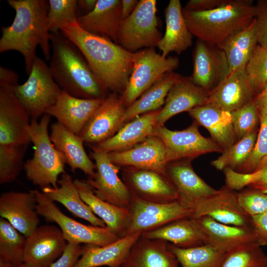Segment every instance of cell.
<instances>
[{"mask_svg": "<svg viewBox=\"0 0 267 267\" xmlns=\"http://www.w3.org/2000/svg\"><path fill=\"white\" fill-rule=\"evenodd\" d=\"M138 0H121V19L122 21L127 18L134 9Z\"/></svg>", "mask_w": 267, "mask_h": 267, "instance_id": "cell-54", "label": "cell"}, {"mask_svg": "<svg viewBox=\"0 0 267 267\" xmlns=\"http://www.w3.org/2000/svg\"><path fill=\"white\" fill-rule=\"evenodd\" d=\"M47 19L50 32L60 31L63 26L77 21V0H49Z\"/></svg>", "mask_w": 267, "mask_h": 267, "instance_id": "cell-45", "label": "cell"}, {"mask_svg": "<svg viewBox=\"0 0 267 267\" xmlns=\"http://www.w3.org/2000/svg\"><path fill=\"white\" fill-rule=\"evenodd\" d=\"M20 267H29L27 265L23 263V264L21 265V266Z\"/></svg>", "mask_w": 267, "mask_h": 267, "instance_id": "cell-57", "label": "cell"}, {"mask_svg": "<svg viewBox=\"0 0 267 267\" xmlns=\"http://www.w3.org/2000/svg\"><path fill=\"white\" fill-rule=\"evenodd\" d=\"M49 68L62 90L81 98H104L107 89L89 67L78 47L60 31L50 32Z\"/></svg>", "mask_w": 267, "mask_h": 267, "instance_id": "cell-3", "label": "cell"}, {"mask_svg": "<svg viewBox=\"0 0 267 267\" xmlns=\"http://www.w3.org/2000/svg\"><path fill=\"white\" fill-rule=\"evenodd\" d=\"M26 237L7 220L0 218V259L17 267L23 264Z\"/></svg>", "mask_w": 267, "mask_h": 267, "instance_id": "cell-40", "label": "cell"}, {"mask_svg": "<svg viewBox=\"0 0 267 267\" xmlns=\"http://www.w3.org/2000/svg\"><path fill=\"white\" fill-rule=\"evenodd\" d=\"M85 31L116 43L121 19V0H97L94 9L77 19Z\"/></svg>", "mask_w": 267, "mask_h": 267, "instance_id": "cell-29", "label": "cell"}, {"mask_svg": "<svg viewBox=\"0 0 267 267\" xmlns=\"http://www.w3.org/2000/svg\"><path fill=\"white\" fill-rule=\"evenodd\" d=\"M267 156V115L260 116V128L254 149L247 161L236 172L244 174L252 173Z\"/></svg>", "mask_w": 267, "mask_h": 267, "instance_id": "cell-47", "label": "cell"}, {"mask_svg": "<svg viewBox=\"0 0 267 267\" xmlns=\"http://www.w3.org/2000/svg\"><path fill=\"white\" fill-rule=\"evenodd\" d=\"M195 219L204 235V244L226 253L256 242L251 226H235L220 223L210 217Z\"/></svg>", "mask_w": 267, "mask_h": 267, "instance_id": "cell-22", "label": "cell"}, {"mask_svg": "<svg viewBox=\"0 0 267 267\" xmlns=\"http://www.w3.org/2000/svg\"><path fill=\"white\" fill-rule=\"evenodd\" d=\"M228 0H190L183 8L195 11L212 10L225 3Z\"/></svg>", "mask_w": 267, "mask_h": 267, "instance_id": "cell-52", "label": "cell"}, {"mask_svg": "<svg viewBox=\"0 0 267 267\" xmlns=\"http://www.w3.org/2000/svg\"><path fill=\"white\" fill-rule=\"evenodd\" d=\"M255 96L245 70L235 71L209 92L207 103L231 113L253 101Z\"/></svg>", "mask_w": 267, "mask_h": 267, "instance_id": "cell-24", "label": "cell"}, {"mask_svg": "<svg viewBox=\"0 0 267 267\" xmlns=\"http://www.w3.org/2000/svg\"><path fill=\"white\" fill-rule=\"evenodd\" d=\"M239 204L250 217L267 212V194L258 190L248 188L237 192Z\"/></svg>", "mask_w": 267, "mask_h": 267, "instance_id": "cell-48", "label": "cell"}, {"mask_svg": "<svg viewBox=\"0 0 267 267\" xmlns=\"http://www.w3.org/2000/svg\"><path fill=\"white\" fill-rule=\"evenodd\" d=\"M245 70L249 84L256 96L267 85V47L258 44Z\"/></svg>", "mask_w": 267, "mask_h": 267, "instance_id": "cell-44", "label": "cell"}, {"mask_svg": "<svg viewBox=\"0 0 267 267\" xmlns=\"http://www.w3.org/2000/svg\"><path fill=\"white\" fill-rule=\"evenodd\" d=\"M166 31L157 46L166 57L172 51L180 54L192 44L193 35L184 19L179 0H171L165 10Z\"/></svg>", "mask_w": 267, "mask_h": 267, "instance_id": "cell-32", "label": "cell"}, {"mask_svg": "<svg viewBox=\"0 0 267 267\" xmlns=\"http://www.w3.org/2000/svg\"><path fill=\"white\" fill-rule=\"evenodd\" d=\"M123 178L132 196L159 203L178 200L176 189L168 176L150 170L125 167Z\"/></svg>", "mask_w": 267, "mask_h": 267, "instance_id": "cell-15", "label": "cell"}, {"mask_svg": "<svg viewBox=\"0 0 267 267\" xmlns=\"http://www.w3.org/2000/svg\"><path fill=\"white\" fill-rule=\"evenodd\" d=\"M209 93L195 85L189 77L181 75L170 89L164 107L157 118V126L164 124L173 116L207 103Z\"/></svg>", "mask_w": 267, "mask_h": 267, "instance_id": "cell-25", "label": "cell"}, {"mask_svg": "<svg viewBox=\"0 0 267 267\" xmlns=\"http://www.w3.org/2000/svg\"><path fill=\"white\" fill-rule=\"evenodd\" d=\"M160 109L148 112L124 124L112 137L95 145L91 149L106 153L129 149L152 135L157 126Z\"/></svg>", "mask_w": 267, "mask_h": 267, "instance_id": "cell-26", "label": "cell"}, {"mask_svg": "<svg viewBox=\"0 0 267 267\" xmlns=\"http://www.w3.org/2000/svg\"><path fill=\"white\" fill-rule=\"evenodd\" d=\"M13 90L31 119L35 120L55 103L62 90L54 80L49 66L38 56L27 81L14 86Z\"/></svg>", "mask_w": 267, "mask_h": 267, "instance_id": "cell-8", "label": "cell"}, {"mask_svg": "<svg viewBox=\"0 0 267 267\" xmlns=\"http://www.w3.org/2000/svg\"><path fill=\"white\" fill-rule=\"evenodd\" d=\"M156 0H140L130 15L121 22L116 43L135 52L157 46L162 37L159 31Z\"/></svg>", "mask_w": 267, "mask_h": 267, "instance_id": "cell-10", "label": "cell"}, {"mask_svg": "<svg viewBox=\"0 0 267 267\" xmlns=\"http://www.w3.org/2000/svg\"><path fill=\"white\" fill-rule=\"evenodd\" d=\"M257 45L255 18L247 28L230 37L220 47L225 54L229 73L245 70Z\"/></svg>", "mask_w": 267, "mask_h": 267, "instance_id": "cell-37", "label": "cell"}, {"mask_svg": "<svg viewBox=\"0 0 267 267\" xmlns=\"http://www.w3.org/2000/svg\"><path fill=\"white\" fill-rule=\"evenodd\" d=\"M34 191L38 214L47 222L56 223L68 243L103 246L120 238L107 226L86 225L69 217L42 191Z\"/></svg>", "mask_w": 267, "mask_h": 267, "instance_id": "cell-7", "label": "cell"}, {"mask_svg": "<svg viewBox=\"0 0 267 267\" xmlns=\"http://www.w3.org/2000/svg\"><path fill=\"white\" fill-rule=\"evenodd\" d=\"M188 112L193 121L208 131L211 138L223 150L237 141L230 112L208 103L194 107Z\"/></svg>", "mask_w": 267, "mask_h": 267, "instance_id": "cell-33", "label": "cell"}, {"mask_svg": "<svg viewBox=\"0 0 267 267\" xmlns=\"http://www.w3.org/2000/svg\"><path fill=\"white\" fill-rule=\"evenodd\" d=\"M0 267H17L14 265L0 259Z\"/></svg>", "mask_w": 267, "mask_h": 267, "instance_id": "cell-56", "label": "cell"}, {"mask_svg": "<svg viewBox=\"0 0 267 267\" xmlns=\"http://www.w3.org/2000/svg\"><path fill=\"white\" fill-rule=\"evenodd\" d=\"M232 123L237 141L249 133L257 131L260 116L254 101L230 113Z\"/></svg>", "mask_w": 267, "mask_h": 267, "instance_id": "cell-46", "label": "cell"}, {"mask_svg": "<svg viewBox=\"0 0 267 267\" xmlns=\"http://www.w3.org/2000/svg\"><path fill=\"white\" fill-rule=\"evenodd\" d=\"M96 170L92 177L86 181L92 187L95 195L113 205L129 209L132 195L124 181L119 178L120 167L110 160L108 153L91 149Z\"/></svg>", "mask_w": 267, "mask_h": 267, "instance_id": "cell-13", "label": "cell"}, {"mask_svg": "<svg viewBox=\"0 0 267 267\" xmlns=\"http://www.w3.org/2000/svg\"><path fill=\"white\" fill-rule=\"evenodd\" d=\"M74 182L81 198L109 229L120 238L126 236L131 221L128 208L119 207L97 197L86 180L76 178Z\"/></svg>", "mask_w": 267, "mask_h": 267, "instance_id": "cell-27", "label": "cell"}, {"mask_svg": "<svg viewBox=\"0 0 267 267\" xmlns=\"http://www.w3.org/2000/svg\"><path fill=\"white\" fill-rule=\"evenodd\" d=\"M104 98H81L62 90L55 103L48 108L45 114L54 117L58 123L79 135Z\"/></svg>", "mask_w": 267, "mask_h": 267, "instance_id": "cell-23", "label": "cell"}, {"mask_svg": "<svg viewBox=\"0 0 267 267\" xmlns=\"http://www.w3.org/2000/svg\"><path fill=\"white\" fill-rule=\"evenodd\" d=\"M60 31L78 47L108 90L124 91L133 70L134 52L107 38L85 31L77 21L63 26Z\"/></svg>", "mask_w": 267, "mask_h": 267, "instance_id": "cell-1", "label": "cell"}, {"mask_svg": "<svg viewBox=\"0 0 267 267\" xmlns=\"http://www.w3.org/2000/svg\"><path fill=\"white\" fill-rule=\"evenodd\" d=\"M68 244L59 227L39 225L25 241L23 263L29 267H50Z\"/></svg>", "mask_w": 267, "mask_h": 267, "instance_id": "cell-14", "label": "cell"}, {"mask_svg": "<svg viewBox=\"0 0 267 267\" xmlns=\"http://www.w3.org/2000/svg\"><path fill=\"white\" fill-rule=\"evenodd\" d=\"M168 247L180 267H221L226 255L206 244L182 248L169 243Z\"/></svg>", "mask_w": 267, "mask_h": 267, "instance_id": "cell-38", "label": "cell"}, {"mask_svg": "<svg viewBox=\"0 0 267 267\" xmlns=\"http://www.w3.org/2000/svg\"><path fill=\"white\" fill-rule=\"evenodd\" d=\"M18 84L16 73L0 74V144H29L27 132L30 116L18 98L13 87Z\"/></svg>", "mask_w": 267, "mask_h": 267, "instance_id": "cell-6", "label": "cell"}, {"mask_svg": "<svg viewBox=\"0 0 267 267\" xmlns=\"http://www.w3.org/2000/svg\"><path fill=\"white\" fill-rule=\"evenodd\" d=\"M221 267H267V255L254 242L226 253Z\"/></svg>", "mask_w": 267, "mask_h": 267, "instance_id": "cell-43", "label": "cell"}, {"mask_svg": "<svg viewBox=\"0 0 267 267\" xmlns=\"http://www.w3.org/2000/svg\"><path fill=\"white\" fill-rule=\"evenodd\" d=\"M207 216L223 224L251 226L250 217L240 206L237 192L226 185L202 202L193 211L192 218Z\"/></svg>", "mask_w": 267, "mask_h": 267, "instance_id": "cell-21", "label": "cell"}, {"mask_svg": "<svg viewBox=\"0 0 267 267\" xmlns=\"http://www.w3.org/2000/svg\"><path fill=\"white\" fill-rule=\"evenodd\" d=\"M9 5L15 11L11 25L1 28L0 52L9 50L19 52L23 56L25 71L29 75L40 46L45 59L51 55V34L47 14L48 0H8Z\"/></svg>", "mask_w": 267, "mask_h": 267, "instance_id": "cell-2", "label": "cell"}, {"mask_svg": "<svg viewBox=\"0 0 267 267\" xmlns=\"http://www.w3.org/2000/svg\"><path fill=\"white\" fill-rule=\"evenodd\" d=\"M111 162L120 167L152 170L166 175V148L159 137L150 135L133 147L108 153Z\"/></svg>", "mask_w": 267, "mask_h": 267, "instance_id": "cell-20", "label": "cell"}, {"mask_svg": "<svg viewBox=\"0 0 267 267\" xmlns=\"http://www.w3.org/2000/svg\"><path fill=\"white\" fill-rule=\"evenodd\" d=\"M226 186L240 191L245 187L258 190L267 194V156L253 172L241 173L227 168L223 170Z\"/></svg>", "mask_w": 267, "mask_h": 267, "instance_id": "cell-41", "label": "cell"}, {"mask_svg": "<svg viewBox=\"0 0 267 267\" xmlns=\"http://www.w3.org/2000/svg\"><path fill=\"white\" fill-rule=\"evenodd\" d=\"M260 114V116L267 115V85L265 89L254 99Z\"/></svg>", "mask_w": 267, "mask_h": 267, "instance_id": "cell-53", "label": "cell"}, {"mask_svg": "<svg viewBox=\"0 0 267 267\" xmlns=\"http://www.w3.org/2000/svg\"><path fill=\"white\" fill-rule=\"evenodd\" d=\"M97 0H77L78 11H81L86 14L91 11L95 7Z\"/></svg>", "mask_w": 267, "mask_h": 267, "instance_id": "cell-55", "label": "cell"}, {"mask_svg": "<svg viewBox=\"0 0 267 267\" xmlns=\"http://www.w3.org/2000/svg\"><path fill=\"white\" fill-rule=\"evenodd\" d=\"M118 93L108 94L86 123L80 134L89 145L98 144L114 135L123 126L126 110Z\"/></svg>", "mask_w": 267, "mask_h": 267, "instance_id": "cell-18", "label": "cell"}, {"mask_svg": "<svg viewBox=\"0 0 267 267\" xmlns=\"http://www.w3.org/2000/svg\"><path fill=\"white\" fill-rule=\"evenodd\" d=\"M179 76L174 72L165 74L126 109L123 125L141 114L160 109L164 104L170 89Z\"/></svg>", "mask_w": 267, "mask_h": 267, "instance_id": "cell-36", "label": "cell"}, {"mask_svg": "<svg viewBox=\"0 0 267 267\" xmlns=\"http://www.w3.org/2000/svg\"><path fill=\"white\" fill-rule=\"evenodd\" d=\"M179 64L177 57H164L154 47L134 52L133 70L121 99L127 108L165 74L173 72Z\"/></svg>", "mask_w": 267, "mask_h": 267, "instance_id": "cell-9", "label": "cell"}, {"mask_svg": "<svg viewBox=\"0 0 267 267\" xmlns=\"http://www.w3.org/2000/svg\"><path fill=\"white\" fill-rule=\"evenodd\" d=\"M85 245L68 243L62 255L50 267H73L83 254Z\"/></svg>", "mask_w": 267, "mask_h": 267, "instance_id": "cell-49", "label": "cell"}, {"mask_svg": "<svg viewBox=\"0 0 267 267\" xmlns=\"http://www.w3.org/2000/svg\"><path fill=\"white\" fill-rule=\"evenodd\" d=\"M198 126L193 121L188 127L181 131H172L164 126H156L154 128L151 135L159 137L163 142L168 164L182 160L192 161L203 154L223 151L211 138L203 136Z\"/></svg>", "mask_w": 267, "mask_h": 267, "instance_id": "cell-11", "label": "cell"}, {"mask_svg": "<svg viewBox=\"0 0 267 267\" xmlns=\"http://www.w3.org/2000/svg\"><path fill=\"white\" fill-rule=\"evenodd\" d=\"M250 223L257 243L261 247L267 246V212L251 217Z\"/></svg>", "mask_w": 267, "mask_h": 267, "instance_id": "cell-51", "label": "cell"}, {"mask_svg": "<svg viewBox=\"0 0 267 267\" xmlns=\"http://www.w3.org/2000/svg\"><path fill=\"white\" fill-rule=\"evenodd\" d=\"M187 27L198 40L220 47L247 28L256 17V5L249 0H228L216 8L195 11L182 8Z\"/></svg>", "mask_w": 267, "mask_h": 267, "instance_id": "cell-4", "label": "cell"}, {"mask_svg": "<svg viewBox=\"0 0 267 267\" xmlns=\"http://www.w3.org/2000/svg\"><path fill=\"white\" fill-rule=\"evenodd\" d=\"M149 239H161L182 248L204 244V237L195 219L183 218L168 223L156 229L143 232Z\"/></svg>", "mask_w": 267, "mask_h": 267, "instance_id": "cell-35", "label": "cell"}, {"mask_svg": "<svg viewBox=\"0 0 267 267\" xmlns=\"http://www.w3.org/2000/svg\"><path fill=\"white\" fill-rule=\"evenodd\" d=\"M131 221L127 234L143 233L161 227L178 220L191 218L193 211L178 201L159 203L132 196L129 207Z\"/></svg>", "mask_w": 267, "mask_h": 267, "instance_id": "cell-12", "label": "cell"}, {"mask_svg": "<svg viewBox=\"0 0 267 267\" xmlns=\"http://www.w3.org/2000/svg\"><path fill=\"white\" fill-rule=\"evenodd\" d=\"M166 172L176 189L177 201L193 212L202 202L218 192L195 173L191 160L170 162Z\"/></svg>", "mask_w": 267, "mask_h": 267, "instance_id": "cell-17", "label": "cell"}, {"mask_svg": "<svg viewBox=\"0 0 267 267\" xmlns=\"http://www.w3.org/2000/svg\"><path fill=\"white\" fill-rule=\"evenodd\" d=\"M142 233L127 235L109 244L85 245L84 252L73 267H121Z\"/></svg>", "mask_w": 267, "mask_h": 267, "instance_id": "cell-30", "label": "cell"}, {"mask_svg": "<svg viewBox=\"0 0 267 267\" xmlns=\"http://www.w3.org/2000/svg\"><path fill=\"white\" fill-rule=\"evenodd\" d=\"M50 116L44 114L40 119H31L27 132L34 146L33 157L24 165L27 178L42 190L48 186L56 187L59 176L66 173L64 154L52 143L48 132Z\"/></svg>", "mask_w": 267, "mask_h": 267, "instance_id": "cell-5", "label": "cell"}, {"mask_svg": "<svg viewBox=\"0 0 267 267\" xmlns=\"http://www.w3.org/2000/svg\"><path fill=\"white\" fill-rule=\"evenodd\" d=\"M42 191L54 202L62 204L75 217L84 219L93 225L106 226L104 222L93 213L81 198L74 180L66 173L61 175L57 187H46Z\"/></svg>", "mask_w": 267, "mask_h": 267, "instance_id": "cell-34", "label": "cell"}, {"mask_svg": "<svg viewBox=\"0 0 267 267\" xmlns=\"http://www.w3.org/2000/svg\"><path fill=\"white\" fill-rule=\"evenodd\" d=\"M161 239L139 238L130 250L121 267H178V263Z\"/></svg>", "mask_w": 267, "mask_h": 267, "instance_id": "cell-31", "label": "cell"}, {"mask_svg": "<svg viewBox=\"0 0 267 267\" xmlns=\"http://www.w3.org/2000/svg\"><path fill=\"white\" fill-rule=\"evenodd\" d=\"M49 136L55 148L65 156L73 172L79 169L89 177L94 176L96 166L87 155L81 137L58 122L51 125Z\"/></svg>", "mask_w": 267, "mask_h": 267, "instance_id": "cell-28", "label": "cell"}, {"mask_svg": "<svg viewBox=\"0 0 267 267\" xmlns=\"http://www.w3.org/2000/svg\"><path fill=\"white\" fill-rule=\"evenodd\" d=\"M258 133L252 132L223 150L222 155L212 161L211 165L218 170L228 168L236 171L248 159L255 145Z\"/></svg>", "mask_w": 267, "mask_h": 267, "instance_id": "cell-39", "label": "cell"}, {"mask_svg": "<svg viewBox=\"0 0 267 267\" xmlns=\"http://www.w3.org/2000/svg\"><path fill=\"white\" fill-rule=\"evenodd\" d=\"M37 205L34 190L4 192L0 196V215L27 237L39 226Z\"/></svg>", "mask_w": 267, "mask_h": 267, "instance_id": "cell-19", "label": "cell"}, {"mask_svg": "<svg viewBox=\"0 0 267 267\" xmlns=\"http://www.w3.org/2000/svg\"><path fill=\"white\" fill-rule=\"evenodd\" d=\"M28 144H0V183L15 181L24 164L23 159Z\"/></svg>", "mask_w": 267, "mask_h": 267, "instance_id": "cell-42", "label": "cell"}, {"mask_svg": "<svg viewBox=\"0 0 267 267\" xmlns=\"http://www.w3.org/2000/svg\"><path fill=\"white\" fill-rule=\"evenodd\" d=\"M256 7L258 44L267 47V1L258 2Z\"/></svg>", "mask_w": 267, "mask_h": 267, "instance_id": "cell-50", "label": "cell"}, {"mask_svg": "<svg viewBox=\"0 0 267 267\" xmlns=\"http://www.w3.org/2000/svg\"><path fill=\"white\" fill-rule=\"evenodd\" d=\"M191 81L208 93L229 73L227 58L222 49L197 40L193 52Z\"/></svg>", "mask_w": 267, "mask_h": 267, "instance_id": "cell-16", "label": "cell"}]
</instances>
